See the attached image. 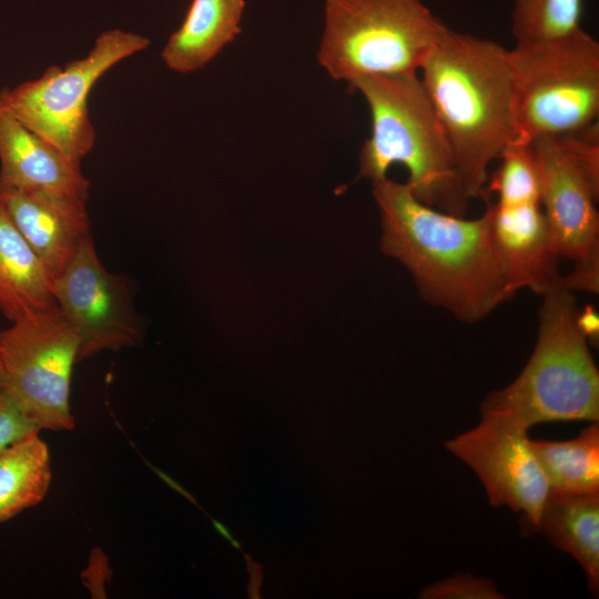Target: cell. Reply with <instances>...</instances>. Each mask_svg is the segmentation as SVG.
<instances>
[{"instance_id":"1","label":"cell","mask_w":599,"mask_h":599,"mask_svg":"<svg viewBox=\"0 0 599 599\" xmlns=\"http://www.w3.org/2000/svg\"><path fill=\"white\" fill-rule=\"evenodd\" d=\"M382 251L410 272L419 294L465 323L509 300L493 231V209L474 220L419 201L406 183L373 182Z\"/></svg>"},{"instance_id":"2","label":"cell","mask_w":599,"mask_h":599,"mask_svg":"<svg viewBox=\"0 0 599 599\" xmlns=\"http://www.w3.org/2000/svg\"><path fill=\"white\" fill-rule=\"evenodd\" d=\"M418 74L449 141L464 196L487 201L489 165L518 140L509 49L448 28Z\"/></svg>"},{"instance_id":"3","label":"cell","mask_w":599,"mask_h":599,"mask_svg":"<svg viewBox=\"0 0 599 599\" xmlns=\"http://www.w3.org/2000/svg\"><path fill=\"white\" fill-rule=\"evenodd\" d=\"M365 99L370 135L359 153L357 179H385L394 164L408 173L406 184L423 203L465 216L464 196L445 130L418 73L361 78L348 85Z\"/></svg>"},{"instance_id":"4","label":"cell","mask_w":599,"mask_h":599,"mask_svg":"<svg viewBox=\"0 0 599 599\" xmlns=\"http://www.w3.org/2000/svg\"><path fill=\"white\" fill-rule=\"evenodd\" d=\"M577 312L561 282L542 294L534 352L514 382L481 402L483 420L524 433L541 423L599 420V372Z\"/></svg>"},{"instance_id":"5","label":"cell","mask_w":599,"mask_h":599,"mask_svg":"<svg viewBox=\"0 0 599 599\" xmlns=\"http://www.w3.org/2000/svg\"><path fill=\"white\" fill-rule=\"evenodd\" d=\"M447 29L423 0H325L317 62L348 85L370 75L418 73Z\"/></svg>"},{"instance_id":"6","label":"cell","mask_w":599,"mask_h":599,"mask_svg":"<svg viewBox=\"0 0 599 599\" xmlns=\"http://www.w3.org/2000/svg\"><path fill=\"white\" fill-rule=\"evenodd\" d=\"M518 141L559 136L598 121L599 42L582 28L509 49Z\"/></svg>"},{"instance_id":"7","label":"cell","mask_w":599,"mask_h":599,"mask_svg":"<svg viewBox=\"0 0 599 599\" xmlns=\"http://www.w3.org/2000/svg\"><path fill=\"white\" fill-rule=\"evenodd\" d=\"M149 38L120 29L101 32L89 53L63 68L51 65L38 79L0 90V103L27 128L80 161L94 146L88 97L113 65L145 50Z\"/></svg>"},{"instance_id":"8","label":"cell","mask_w":599,"mask_h":599,"mask_svg":"<svg viewBox=\"0 0 599 599\" xmlns=\"http://www.w3.org/2000/svg\"><path fill=\"white\" fill-rule=\"evenodd\" d=\"M79 346V336L59 306L16 321L0 332L4 387L40 429L74 427L70 384Z\"/></svg>"},{"instance_id":"9","label":"cell","mask_w":599,"mask_h":599,"mask_svg":"<svg viewBox=\"0 0 599 599\" xmlns=\"http://www.w3.org/2000/svg\"><path fill=\"white\" fill-rule=\"evenodd\" d=\"M530 142L540 175V205L554 246L573 262L561 276L570 291L599 290V186L593 184L560 148L556 138Z\"/></svg>"},{"instance_id":"10","label":"cell","mask_w":599,"mask_h":599,"mask_svg":"<svg viewBox=\"0 0 599 599\" xmlns=\"http://www.w3.org/2000/svg\"><path fill=\"white\" fill-rule=\"evenodd\" d=\"M53 294L79 336L78 361L104 349L134 345L140 339L129 290L101 264L91 235L53 280Z\"/></svg>"},{"instance_id":"11","label":"cell","mask_w":599,"mask_h":599,"mask_svg":"<svg viewBox=\"0 0 599 599\" xmlns=\"http://www.w3.org/2000/svg\"><path fill=\"white\" fill-rule=\"evenodd\" d=\"M444 446L478 476L490 506L520 512L525 528L537 532L550 488L527 433L481 419Z\"/></svg>"},{"instance_id":"12","label":"cell","mask_w":599,"mask_h":599,"mask_svg":"<svg viewBox=\"0 0 599 599\" xmlns=\"http://www.w3.org/2000/svg\"><path fill=\"white\" fill-rule=\"evenodd\" d=\"M85 201L45 190L0 191V203L53 280L90 235Z\"/></svg>"},{"instance_id":"13","label":"cell","mask_w":599,"mask_h":599,"mask_svg":"<svg viewBox=\"0 0 599 599\" xmlns=\"http://www.w3.org/2000/svg\"><path fill=\"white\" fill-rule=\"evenodd\" d=\"M493 231L508 297L528 288L542 295L560 282L558 255L540 204H491Z\"/></svg>"},{"instance_id":"14","label":"cell","mask_w":599,"mask_h":599,"mask_svg":"<svg viewBox=\"0 0 599 599\" xmlns=\"http://www.w3.org/2000/svg\"><path fill=\"white\" fill-rule=\"evenodd\" d=\"M0 191L45 190L87 199L80 161L21 123L0 103Z\"/></svg>"},{"instance_id":"15","label":"cell","mask_w":599,"mask_h":599,"mask_svg":"<svg viewBox=\"0 0 599 599\" xmlns=\"http://www.w3.org/2000/svg\"><path fill=\"white\" fill-rule=\"evenodd\" d=\"M244 8V0H192L161 52L165 65L183 74L204 68L241 33Z\"/></svg>"},{"instance_id":"16","label":"cell","mask_w":599,"mask_h":599,"mask_svg":"<svg viewBox=\"0 0 599 599\" xmlns=\"http://www.w3.org/2000/svg\"><path fill=\"white\" fill-rule=\"evenodd\" d=\"M55 306L53 277L0 203V311L13 323Z\"/></svg>"},{"instance_id":"17","label":"cell","mask_w":599,"mask_h":599,"mask_svg":"<svg viewBox=\"0 0 599 599\" xmlns=\"http://www.w3.org/2000/svg\"><path fill=\"white\" fill-rule=\"evenodd\" d=\"M537 532L579 562L591 593L599 592V493L549 491Z\"/></svg>"},{"instance_id":"18","label":"cell","mask_w":599,"mask_h":599,"mask_svg":"<svg viewBox=\"0 0 599 599\" xmlns=\"http://www.w3.org/2000/svg\"><path fill=\"white\" fill-rule=\"evenodd\" d=\"M51 483L47 444L31 434L0 454V522L42 501Z\"/></svg>"},{"instance_id":"19","label":"cell","mask_w":599,"mask_h":599,"mask_svg":"<svg viewBox=\"0 0 599 599\" xmlns=\"http://www.w3.org/2000/svg\"><path fill=\"white\" fill-rule=\"evenodd\" d=\"M535 453L551 491L599 493V426L593 422L568 440H532Z\"/></svg>"},{"instance_id":"20","label":"cell","mask_w":599,"mask_h":599,"mask_svg":"<svg viewBox=\"0 0 599 599\" xmlns=\"http://www.w3.org/2000/svg\"><path fill=\"white\" fill-rule=\"evenodd\" d=\"M582 0H512L515 43L566 35L581 28Z\"/></svg>"},{"instance_id":"21","label":"cell","mask_w":599,"mask_h":599,"mask_svg":"<svg viewBox=\"0 0 599 599\" xmlns=\"http://www.w3.org/2000/svg\"><path fill=\"white\" fill-rule=\"evenodd\" d=\"M498 160L499 167L488 179V196L496 193L501 206L540 204V175L530 142H512Z\"/></svg>"},{"instance_id":"22","label":"cell","mask_w":599,"mask_h":599,"mask_svg":"<svg viewBox=\"0 0 599 599\" xmlns=\"http://www.w3.org/2000/svg\"><path fill=\"white\" fill-rule=\"evenodd\" d=\"M420 599H504L495 582L485 577L457 573L425 586Z\"/></svg>"},{"instance_id":"23","label":"cell","mask_w":599,"mask_h":599,"mask_svg":"<svg viewBox=\"0 0 599 599\" xmlns=\"http://www.w3.org/2000/svg\"><path fill=\"white\" fill-rule=\"evenodd\" d=\"M40 428L18 406L6 387L0 388V454Z\"/></svg>"},{"instance_id":"24","label":"cell","mask_w":599,"mask_h":599,"mask_svg":"<svg viewBox=\"0 0 599 599\" xmlns=\"http://www.w3.org/2000/svg\"><path fill=\"white\" fill-rule=\"evenodd\" d=\"M577 325L588 342L598 343L599 338V316L591 305L585 306L577 312Z\"/></svg>"},{"instance_id":"25","label":"cell","mask_w":599,"mask_h":599,"mask_svg":"<svg viewBox=\"0 0 599 599\" xmlns=\"http://www.w3.org/2000/svg\"><path fill=\"white\" fill-rule=\"evenodd\" d=\"M213 524H214V527L216 528V530L223 537H225L233 545V547H235L237 550L242 551L240 542L232 537L230 530L223 524H221L219 521H215V520H213Z\"/></svg>"},{"instance_id":"26","label":"cell","mask_w":599,"mask_h":599,"mask_svg":"<svg viewBox=\"0 0 599 599\" xmlns=\"http://www.w3.org/2000/svg\"><path fill=\"white\" fill-rule=\"evenodd\" d=\"M4 384H6L4 368H3V363L0 356V388L4 387Z\"/></svg>"}]
</instances>
